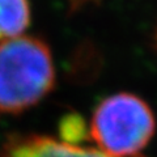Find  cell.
<instances>
[{
  "mask_svg": "<svg viewBox=\"0 0 157 157\" xmlns=\"http://www.w3.org/2000/svg\"><path fill=\"white\" fill-rule=\"evenodd\" d=\"M48 43L37 36L0 41V115L20 114L41 102L55 86Z\"/></svg>",
  "mask_w": 157,
  "mask_h": 157,
  "instance_id": "cell-1",
  "label": "cell"
},
{
  "mask_svg": "<svg viewBox=\"0 0 157 157\" xmlns=\"http://www.w3.org/2000/svg\"><path fill=\"white\" fill-rule=\"evenodd\" d=\"M155 130V115L145 101L132 93H115L97 105L88 131L100 151L131 157L149 143Z\"/></svg>",
  "mask_w": 157,
  "mask_h": 157,
  "instance_id": "cell-2",
  "label": "cell"
},
{
  "mask_svg": "<svg viewBox=\"0 0 157 157\" xmlns=\"http://www.w3.org/2000/svg\"><path fill=\"white\" fill-rule=\"evenodd\" d=\"M0 157H113L96 148L71 144L43 135H20L9 137ZM131 157H141L139 155Z\"/></svg>",
  "mask_w": 157,
  "mask_h": 157,
  "instance_id": "cell-3",
  "label": "cell"
},
{
  "mask_svg": "<svg viewBox=\"0 0 157 157\" xmlns=\"http://www.w3.org/2000/svg\"><path fill=\"white\" fill-rule=\"evenodd\" d=\"M30 21L29 0H0V41L22 36Z\"/></svg>",
  "mask_w": 157,
  "mask_h": 157,
  "instance_id": "cell-4",
  "label": "cell"
},
{
  "mask_svg": "<svg viewBox=\"0 0 157 157\" xmlns=\"http://www.w3.org/2000/svg\"><path fill=\"white\" fill-rule=\"evenodd\" d=\"M89 134L82 118L77 114H70L62 119L60 139L71 144H81L85 135Z\"/></svg>",
  "mask_w": 157,
  "mask_h": 157,
  "instance_id": "cell-5",
  "label": "cell"
},
{
  "mask_svg": "<svg viewBox=\"0 0 157 157\" xmlns=\"http://www.w3.org/2000/svg\"><path fill=\"white\" fill-rule=\"evenodd\" d=\"M98 2V0H67L68 3V12L71 14H75L77 12H80L82 8Z\"/></svg>",
  "mask_w": 157,
  "mask_h": 157,
  "instance_id": "cell-6",
  "label": "cell"
}]
</instances>
